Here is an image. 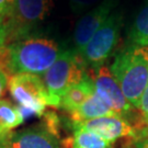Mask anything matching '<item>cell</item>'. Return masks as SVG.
<instances>
[{
    "instance_id": "6da1fadb",
    "label": "cell",
    "mask_w": 148,
    "mask_h": 148,
    "mask_svg": "<svg viewBox=\"0 0 148 148\" xmlns=\"http://www.w3.org/2000/svg\"><path fill=\"white\" fill-rule=\"evenodd\" d=\"M63 51L57 42L47 37L30 36L5 46V71L16 74L44 75Z\"/></svg>"
},
{
    "instance_id": "7a4b0ae2",
    "label": "cell",
    "mask_w": 148,
    "mask_h": 148,
    "mask_svg": "<svg viewBox=\"0 0 148 148\" xmlns=\"http://www.w3.org/2000/svg\"><path fill=\"white\" fill-rule=\"evenodd\" d=\"M110 69L127 101L138 109L148 85V46L131 45L117 54Z\"/></svg>"
},
{
    "instance_id": "3957f363",
    "label": "cell",
    "mask_w": 148,
    "mask_h": 148,
    "mask_svg": "<svg viewBox=\"0 0 148 148\" xmlns=\"http://www.w3.org/2000/svg\"><path fill=\"white\" fill-rule=\"evenodd\" d=\"M87 75V66L75 51H63L52 67L43 76L47 91L48 106L59 108L62 97Z\"/></svg>"
},
{
    "instance_id": "277c9868",
    "label": "cell",
    "mask_w": 148,
    "mask_h": 148,
    "mask_svg": "<svg viewBox=\"0 0 148 148\" xmlns=\"http://www.w3.org/2000/svg\"><path fill=\"white\" fill-rule=\"evenodd\" d=\"M52 9V0H14L9 16L3 22L5 44L30 37Z\"/></svg>"
},
{
    "instance_id": "5b68a950",
    "label": "cell",
    "mask_w": 148,
    "mask_h": 148,
    "mask_svg": "<svg viewBox=\"0 0 148 148\" xmlns=\"http://www.w3.org/2000/svg\"><path fill=\"white\" fill-rule=\"evenodd\" d=\"M121 27V13L112 12L87 45L77 53L87 67L92 69L100 67L113 54L119 42Z\"/></svg>"
},
{
    "instance_id": "8992f818",
    "label": "cell",
    "mask_w": 148,
    "mask_h": 148,
    "mask_svg": "<svg viewBox=\"0 0 148 148\" xmlns=\"http://www.w3.org/2000/svg\"><path fill=\"white\" fill-rule=\"evenodd\" d=\"M8 89L18 106L30 110L35 116H43L48 106V98L43 79L38 76L32 74L12 75L8 81Z\"/></svg>"
},
{
    "instance_id": "52a82bcc",
    "label": "cell",
    "mask_w": 148,
    "mask_h": 148,
    "mask_svg": "<svg viewBox=\"0 0 148 148\" xmlns=\"http://www.w3.org/2000/svg\"><path fill=\"white\" fill-rule=\"evenodd\" d=\"M89 74V73H88ZM95 85V93L111 108L117 115L130 119L133 111V106L123 95L121 87L114 78L111 69L106 66H100L91 69L89 74ZM130 121V120H128Z\"/></svg>"
},
{
    "instance_id": "ba28073f",
    "label": "cell",
    "mask_w": 148,
    "mask_h": 148,
    "mask_svg": "<svg viewBox=\"0 0 148 148\" xmlns=\"http://www.w3.org/2000/svg\"><path fill=\"white\" fill-rule=\"evenodd\" d=\"M73 128H82L91 132L106 139L114 143L121 138H133L137 135V130L127 119L120 115L102 116L89 121L71 123Z\"/></svg>"
},
{
    "instance_id": "9c48e42d",
    "label": "cell",
    "mask_w": 148,
    "mask_h": 148,
    "mask_svg": "<svg viewBox=\"0 0 148 148\" xmlns=\"http://www.w3.org/2000/svg\"><path fill=\"white\" fill-rule=\"evenodd\" d=\"M3 139L10 148H64L63 140L43 123L13 131Z\"/></svg>"
},
{
    "instance_id": "30bf717a",
    "label": "cell",
    "mask_w": 148,
    "mask_h": 148,
    "mask_svg": "<svg viewBox=\"0 0 148 148\" xmlns=\"http://www.w3.org/2000/svg\"><path fill=\"white\" fill-rule=\"evenodd\" d=\"M115 0H104L80 19L74 31L75 52L79 53L113 12Z\"/></svg>"
},
{
    "instance_id": "8fae6325",
    "label": "cell",
    "mask_w": 148,
    "mask_h": 148,
    "mask_svg": "<svg viewBox=\"0 0 148 148\" xmlns=\"http://www.w3.org/2000/svg\"><path fill=\"white\" fill-rule=\"evenodd\" d=\"M67 114H68L69 120L71 123H80V122L89 121V120H93V119H98V117L117 115L116 113L95 93V91L78 109L68 112Z\"/></svg>"
},
{
    "instance_id": "7c38bea8",
    "label": "cell",
    "mask_w": 148,
    "mask_h": 148,
    "mask_svg": "<svg viewBox=\"0 0 148 148\" xmlns=\"http://www.w3.org/2000/svg\"><path fill=\"white\" fill-rule=\"evenodd\" d=\"M93 93H95V85L87 71V75L82 81L73 86L65 92V95L62 97L58 109H63L67 113L74 111L88 100Z\"/></svg>"
},
{
    "instance_id": "4fadbf2b",
    "label": "cell",
    "mask_w": 148,
    "mask_h": 148,
    "mask_svg": "<svg viewBox=\"0 0 148 148\" xmlns=\"http://www.w3.org/2000/svg\"><path fill=\"white\" fill-rule=\"evenodd\" d=\"M24 122L18 106L7 99H0V140Z\"/></svg>"
},
{
    "instance_id": "5bb4252c",
    "label": "cell",
    "mask_w": 148,
    "mask_h": 148,
    "mask_svg": "<svg viewBox=\"0 0 148 148\" xmlns=\"http://www.w3.org/2000/svg\"><path fill=\"white\" fill-rule=\"evenodd\" d=\"M130 40L134 46H148V0L133 22Z\"/></svg>"
},
{
    "instance_id": "9a60e30c",
    "label": "cell",
    "mask_w": 148,
    "mask_h": 148,
    "mask_svg": "<svg viewBox=\"0 0 148 148\" xmlns=\"http://www.w3.org/2000/svg\"><path fill=\"white\" fill-rule=\"evenodd\" d=\"M71 148H113V143L86 130L75 128Z\"/></svg>"
},
{
    "instance_id": "2e32d148",
    "label": "cell",
    "mask_w": 148,
    "mask_h": 148,
    "mask_svg": "<svg viewBox=\"0 0 148 148\" xmlns=\"http://www.w3.org/2000/svg\"><path fill=\"white\" fill-rule=\"evenodd\" d=\"M134 140L136 148H148V127L146 125L138 128L137 135Z\"/></svg>"
},
{
    "instance_id": "e0dca14e",
    "label": "cell",
    "mask_w": 148,
    "mask_h": 148,
    "mask_svg": "<svg viewBox=\"0 0 148 148\" xmlns=\"http://www.w3.org/2000/svg\"><path fill=\"white\" fill-rule=\"evenodd\" d=\"M98 1L99 0H69L71 10L77 12V13L85 11L86 9L90 8L91 5H95Z\"/></svg>"
},
{
    "instance_id": "ac0fdd59",
    "label": "cell",
    "mask_w": 148,
    "mask_h": 148,
    "mask_svg": "<svg viewBox=\"0 0 148 148\" xmlns=\"http://www.w3.org/2000/svg\"><path fill=\"white\" fill-rule=\"evenodd\" d=\"M14 0H0V21H5L9 16Z\"/></svg>"
},
{
    "instance_id": "d6986e66",
    "label": "cell",
    "mask_w": 148,
    "mask_h": 148,
    "mask_svg": "<svg viewBox=\"0 0 148 148\" xmlns=\"http://www.w3.org/2000/svg\"><path fill=\"white\" fill-rule=\"evenodd\" d=\"M140 114L142 115H147L148 114V85L146 87V89L144 91L143 95H142V99H140V102H139V106H138V109Z\"/></svg>"
},
{
    "instance_id": "ffe728a7",
    "label": "cell",
    "mask_w": 148,
    "mask_h": 148,
    "mask_svg": "<svg viewBox=\"0 0 148 148\" xmlns=\"http://www.w3.org/2000/svg\"><path fill=\"white\" fill-rule=\"evenodd\" d=\"M9 75L7 74V71L0 68V98L1 95L5 93V88H8V81H9Z\"/></svg>"
},
{
    "instance_id": "44dd1931",
    "label": "cell",
    "mask_w": 148,
    "mask_h": 148,
    "mask_svg": "<svg viewBox=\"0 0 148 148\" xmlns=\"http://www.w3.org/2000/svg\"><path fill=\"white\" fill-rule=\"evenodd\" d=\"M0 148H10L9 146H8V144L5 142V139H3V138L0 140Z\"/></svg>"
},
{
    "instance_id": "7402d4cb",
    "label": "cell",
    "mask_w": 148,
    "mask_h": 148,
    "mask_svg": "<svg viewBox=\"0 0 148 148\" xmlns=\"http://www.w3.org/2000/svg\"><path fill=\"white\" fill-rule=\"evenodd\" d=\"M142 116H143V115H142ZM143 121H144V124H145V125L148 127V114H147V115H144V116H143Z\"/></svg>"
}]
</instances>
